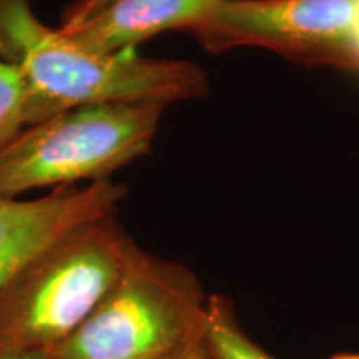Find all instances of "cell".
<instances>
[{"instance_id":"cell-13","label":"cell","mask_w":359,"mask_h":359,"mask_svg":"<svg viewBox=\"0 0 359 359\" xmlns=\"http://www.w3.org/2000/svg\"><path fill=\"white\" fill-rule=\"evenodd\" d=\"M353 42L359 60V0L354 4V19H353Z\"/></svg>"},{"instance_id":"cell-8","label":"cell","mask_w":359,"mask_h":359,"mask_svg":"<svg viewBox=\"0 0 359 359\" xmlns=\"http://www.w3.org/2000/svg\"><path fill=\"white\" fill-rule=\"evenodd\" d=\"M205 334L218 359H275L245 333L223 296H208Z\"/></svg>"},{"instance_id":"cell-6","label":"cell","mask_w":359,"mask_h":359,"mask_svg":"<svg viewBox=\"0 0 359 359\" xmlns=\"http://www.w3.org/2000/svg\"><path fill=\"white\" fill-rule=\"evenodd\" d=\"M127 187L110 180L34 200L0 198V286L27 259L80 224L116 215Z\"/></svg>"},{"instance_id":"cell-2","label":"cell","mask_w":359,"mask_h":359,"mask_svg":"<svg viewBox=\"0 0 359 359\" xmlns=\"http://www.w3.org/2000/svg\"><path fill=\"white\" fill-rule=\"evenodd\" d=\"M133 245L110 215L27 259L0 286V356L52 353L69 339L122 275Z\"/></svg>"},{"instance_id":"cell-4","label":"cell","mask_w":359,"mask_h":359,"mask_svg":"<svg viewBox=\"0 0 359 359\" xmlns=\"http://www.w3.org/2000/svg\"><path fill=\"white\" fill-rule=\"evenodd\" d=\"M165 107L95 103L29 125L0 151V198L100 182L150 151Z\"/></svg>"},{"instance_id":"cell-5","label":"cell","mask_w":359,"mask_h":359,"mask_svg":"<svg viewBox=\"0 0 359 359\" xmlns=\"http://www.w3.org/2000/svg\"><path fill=\"white\" fill-rule=\"evenodd\" d=\"M356 0H223L188 32L208 52L259 47L296 64L359 70Z\"/></svg>"},{"instance_id":"cell-3","label":"cell","mask_w":359,"mask_h":359,"mask_svg":"<svg viewBox=\"0 0 359 359\" xmlns=\"http://www.w3.org/2000/svg\"><path fill=\"white\" fill-rule=\"evenodd\" d=\"M208 296L183 264L135 243L125 268L88 320L52 359H160L203 338Z\"/></svg>"},{"instance_id":"cell-7","label":"cell","mask_w":359,"mask_h":359,"mask_svg":"<svg viewBox=\"0 0 359 359\" xmlns=\"http://www.w3.org/2000/svg\"><path fill=\"white\" fill-rule=\"evenodd\" d=\"M223 0H111L82 24L58 29L80 47L111 55L167 32L190 30Z\"/></svg>"},{"instance_id":"cell-9","label":"cell","mask_w":359,"mask_h":359,"mask_svg":"<svg viewBox=\"0 0 359 359\" xmlns=\"http://www.w3.org/2000/svg\"><path fill=\"white\" fill-rule=\"evenodd\" d=\"M27 127V90L15 67L0 58V151Z\"/></svg>"},{"instance_id":"cell-14","label":"cell","mask_w":359,"mask_h":359,"mask_svg":"<svg viewBox=\"0 0 359 359\" xmlns=\"http://www.w3.org/2000/svg\"><path fill=\"white\" fill-rule=\"evenodd\" d=\"M327 359H359V351H356V353H339V354H334V356H331Z\"/></svg>"},{"instance_id":"cell-1","label":"cell","mask_w":359,"mask_h":359,"mask_svg":"<svg viewBox=\"0 0 359 359\" xmlns=\"http://www.w3.org/2000/svg\"><path fill=\"white\" fill-rule=\"evenodd\" d=\"M0 58L27 90V127L95 103H156L200 98L205 70L193 62L142 57L137 48L100 55L45 25L29 0H0Z\"/></svg>"},{"instance_id":"cell-10","label":"cell","mask_w":359,"mask_h":359,"mask_svg":"<svg viewBox=\"0 0 359 359\" xmlns=\"http://www.w3.org/2000/svg\"><path fill=\"white\" fill-rule=\"evenodd\" d=\"M111 0H75L72 2L62 17L60 25L62 29H69V27H75L82 22L88 20L90 17L97 15L98 12L103 11Z\"/></svg>"},{"instance_id":"cell-11","label":"cell","mask_w":359,"mask_h":359,"mask_svg":"<svg viewBox=\"0 0 359 359\" xmlns=\"http://www.w3.org/2000/svg\"><path fill=\"white\" fill-rule=\"evenodd\" d=\"M160 359H218L217 353L213 351V348L210 346L206 334L203 338L193 341V343L185 344L183 348L177 349V351L167 354V356Z\"/></svg>"},{"instance_id":"cell-12","label":"cell","mask_w":359,"mask_h":359,"mask_svg":"<svg viewBox=\"0 0 359 359\" xmlns=\"http://www.w3.org/2000/svg\"><path fill=\"white\" fill-rule=\"evenodd\" d=\"M0 359H52L50 353L47 351H30V353H15L0 356Z\"/></svg>"}]
</instances>
